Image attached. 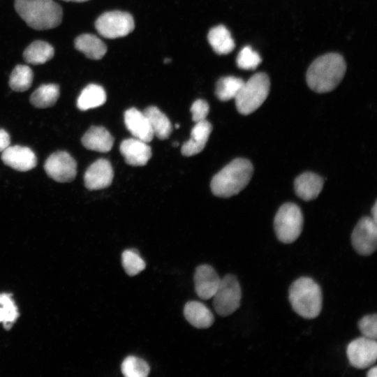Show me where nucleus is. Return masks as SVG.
Wrapping results in <instances>:
<instances>
[{
    "label": "nucleus",
    "mask_w": 377,
    "mask_h": 377,
    "mask_svg": "<svg viewBox=\"0 0 377 377\" xmlns=\"http://www.w3.org/2000/svg\"><path fill=\"white\" fill-rule=\"evenodd\" d=\"M346 71L343 57L337 53H328L316 59L309 67L306 83L317 93H327L334 89L342 80Z\"/></svg>",
    "instance_id": "1"
},
{
    "label": "nucleus",
    "mask_w": 377,
    "mask_h": 377,
    "mask_svg": "<svg viewBox=\"0 0 377 377\" xmlns=\"http://www.w3.org/2000/svg\"><path fill=\"white\" fill-rule=\"evenodd\" d=\"M14 6L19 16L36 30L55 28L62 21V8L53 0H15Z\"/></svg>",
    "instance_id": "2"
},
{
    "label": "nucleus",
    "mask_w": 377,
    "mask_h": 377,
    "mask_svg": "<svg viewBox=\"0 0 377 377\" xmlns=\"http://www.w3.org/2000/svg\"><path fill=\"white\" fill-rule=\"evenodd\" d=\"M253 172L249 160L235 158L214 176L210 184L212 192L221 198L237 195L249 183Z\"/></svg>",
    "instance_id": "3"
},
{
    "label": "nucleus",
    "mask_w": 377,
    "mask_h": 377,
    "mask_svg": "<svg viewBox=\"0 0 377 377\" xmlns=\"http://www.w3.org/2000/svg\"><path fill=\"white\" fill-rule=\"evenodd\" d=\"M288 298L294 311L304 318H315L321 312L322 290L311 278L303 276L295 280L289 288Z\"/></svg>",
    "instance_id": "4"
},
{
    "label": "nucleus",
    "mask_w": 377,
    "mask_h": 377,
    "mask_svg": "<svg viewBox=\"0 0 377 377\" xmlns=\"http://www.w3.org/2000/svg\"><path fill=\"white\" fill-rule=\"evenodd\" d=\"M270 88L269 77L258 73L244 82L235 98L237 111L244 115L256 110L266 100Z\"/></svg>",
    "instance_id": "5"
},
{
    "label": "nucleus",
    "mask_w": 377,
    "mask_h": 377,
    "mask_svg": "<svg viewBox=\"0 0 377 377\" xmlns=\"http://www.w3.org/2000/svg\"><path fill=\"white\" fill-rule=\"evenodd\" d=\"M303 227V216L300 208L288 202L280 207L274 220V228L278 239L285 244L295 242Z\"/></svg>",
    "instance_id": "6"
},
{
    "label": "nucleus",
    "mask_w": 377,
    "mask_h": 377,
    "mask_svg": "<svg viewBox=\"0 0 377 377\" xmlns=\"http://www.w3.org/2000/svg\"><path fill=\"white\" fill-rule=\"evenodd\" d=\"M215 311L221 316L233 313L240 306L241 286L237 278L227 274L221 279L220 283L212 297Z\"/></svg>",
    "instance_id": "7"
},
{
    "label": "nucleus",
    "mask_w": 377,
    "mask_h": 377,
    "mask_svg": "<svg viewBox=\"0 0 377 377\" xmlns=\"http://www.w3.org/2000/svg\"><path fill=\"white\" fill-rule=\"evenodd\" d=\"M98 33L106 38H117L125 36L133 31L135 23L132 15L119 10L103 13L95 22Z\"/></svg>",
    "instance_id": "8"
},
{
    "label": "nucleus",
    "mask_w": 377,
    "mask_h": 377,
    "mask_svg": "<svg viewBox=\"0 0 377 377\" xmlns=\"http://www.w3.org/2000/svg\"><path fill=\"white\" fill-rule=\"evenodd\" d=\"M351 243L361 256H370L377 247V223L371 217L362 218L353 230Z\"/></svg>",
    "instance_id": "9"
},
{
    "label": "nucleus",
    "mask_w": 377,
    "mask_h": 377,
    "mask_svg": "<svg viewBox=\"0 0 377 377\" xmlns=\"http://www.w3.org/2000/svg\"><path fill=\"white\" fill-rule=\"evenodd\" d=\"M346 355L355 368L362 369L371 366L377 357L376 340L364 337L353 340L347 346Z\"/></svg>",
    "instance_id": "10"
},
{
    "label": "nucleus",
    "mask_w": 377,
    "mask_h": 377,
    "mask_svg": "<svg viewBox=\"0 0 377 377\" xmlns=\"http://www.w3.org/2000/svg\"><path fill=\"white\" fill-rule=\"evenodd\" d=\"M44 169L47 175L56 182H69L76 176L77 163L68 152L59 151L47 158Z\"/></svg>",
    "instance_id": "11"
},
{
    "label": "nucleus",
    "mask_w": 377,
    "mask_h": 377,
    "mask_svg": "<svg viewBox=\"0 0 377 377\" xmlns=\"http://www.w3.org/2000/svg\"><path fill=\"white\" fill-rule=\"evenodd\" d=\"M2 161L13 169L25 172L36 167L37 159L34 152L27 147L8 146L1 151Z\"/></svg>",
    "instance_id": "12"
},
{
    "label": "nucleus",
    "mask_w": 377,
    "mask_h": 377,
    "mask_svg": "<svg viewBox=\"0 0 377 377\" xmlns=\"http://www.w3.org/2000/svg\"><path fill=\"white\" fill-rule=\"evenodd\" d=\"M113 169L110 163L104 158L94 162L86 170L84 185L89 190H99L109 186L113 179Z\"/></svg>",
    "instance_id": "13"
},
{
    "label": "nucleus",
    "mask_w": 377,
    "mask_h": 377,
    "mask_svg": "<svg viewBox=\"0 0 377 377\" xmlns=\"http://www.w3.org/2000/svg\"><path fill=\"white\" fill-rule=\"evenodd\" d=\"M193 281L197 295L202 300H209L214 296L221 278L211 265H201L195 270Z\"/></svg>",
    "instance_id": "14"
},
{
    "label": "nucleus",
    "mask_w": 377,
    "mask_h": 377,
    "mask_svg": "<svg viewBox=\"0 0 377 377\" xmlns=\"http://www.w3.org/2000/svg\"><path fill=\"white\" fill-rule=\"evenodd\" d=\"M119 150L126 163L133 166L145 165L151 156L147 142L132 138L123 140Z\"/></svg>",
    "instance_id": "15"
},
{
    "label": "nucleus",
    "mask_w": 377,
    "mask_h": 377,
    "mask_svg": "<svg viewBox=\"0 0 377 377\" xmlns=\"http://www.w3.org/2000/svg\"><path fill=\"white\" fill-rule=\"evenodd\" d=\"M124 123L133 138L149 142L154 133L146 115L136 108H131L124 112Z\"/></svg>",
    "instance_id": "16"
},
{
    "label": "nucleus",
    "mask_w": 377,
    "mask_h": 377,
    "mask_svg": "<svg viewBox=\"0 0 377 377\" xmlns=\"http://www.w3.org/2000/svg\"><path fill=\"white\" fill-rule=\"evenodd\" d=\"M212 130V124L205 120L195 123L191 138L185 142L181 151L184 156H191L202 151Z\"/></svg>",
    "instance_id": "17"
},
{
    "label": "nucleus",
    "mask_w": 377,
    "mask_h": 377,
    "mask_svg": "<svg viewBox=\"0 0 377 377\" xmlns=\"http://www.w3.org/2000/svg\"><path fill=\"white\" fill-rule=\"evenodd\" d=\"M323 179L313 172H304L295 180V191L298 197L305 201L316 198L323 186Z\"/></svg>",
    "instance_id": "18"
},
{
    "label": "nucleus",
    "mask_w": 377,
    "mask_h": 377,
    "mask_svg": "<svg viewBox=\"0 0 377 377\" xmlns=\"http://www.w3.org/2000/svg\"><path fill=\"white\" fill-rule=\"evenodd\" d=\"M113 142L112 135L103 126H91L82 138L85 148L98 152L110 151Z\"/></svg>",
    "instance_id": "19"
},
{
    "label": "nucleus",
    "mask_w": 377,
    "mask_h": 377,
    "mask_svg": "<svg viewBox=\"0 0 377 377\" xmlns=\"http://www.w3.org/2000/svg\"><path fill=\"white\" fill-rule=\"evenodd\" d=\"M184 315L191 325L198 329L208 328L214 321L210 309L198 301L188 302L184 307Z\"/></svg>",
    "instance_id": "20"
},
{
    "label": "nucleus",
    "mask_w": 377,
    "mask_h": 377,
    "mask_svg": "<svg viewBox=\"0 0 377 377\" xmlns=\"http://www.w3.org/2000/svg\"><path fill=\"white\" fill-rule=\"evenodd\" d=\"M75 48L91 59H101L107 52L106 45L97 36L84 34L75 40Z\"/></svg>",
    "instance_id": "21"
},
{
    "label": "nucleus",
    "mask_w": 377,
    "mask_h": 377,
    "mask_svg": "<svg viewBox=\"0 0 377 377\" xmlns=\"http://www.w3.org/2000/svg\"><path fill=\"white\" fill-rule=\"evenodd\" d=\"M207 39L214 51L218 54H228L235 47L230 32L222 24L212 28L208 33Z\"/></svg>",
    "instance_id": "22"
},
{
    "label": "nucleus",
    "mask_w": 377,
    "mask_h": 377,
    "mask_svg": "<svg viewBox=\"0 0 377 377\" xmlns=\"http://www.w3.org/2000/svg\"><path fill=\"white\" fill-rule=\"evenodd\" d=\"M143 113L149 120L154 135L160 140L168 138L172 133V125L167 116L155 106L147 107Z\"/></svg>",
    "instance_id": "23"
},
{
    "label": "nucleus",
    "mask_w": 377,
    "mask_h": 377,
    "mask_svg": "<svg viewBox=\"0 0 377 377\" xmlns=\"http://www.w3.org/2000/svg\"><path fill=\"white\" fill-rule=\"evenodd\" d=\"M106 94L102 87L90 84L83 89L77 100V107L81 110L99 107L105 103Z\"/></svg>",
    "instance_id": "24"
},
{
    "label": "nucleus",
    "mask_w": 377,
    "mask_h": 377,
    "mask_svg": "<svg viewBox=\"0 0 377 377\" xmlns=\"http://www.w3.org/2000/svg\"><path fill=\"white\" fill-rule=\"evenodd\" d=\"M53 47L47 42L35 40L24 50L23 58L30 64H43L54 56Z\"/></svg>",
    "instance_id": "25"
},
{
    "label": "nucleus",
    "mask_w": 377,
    "mask_h": 377,
    "mask_svg": "<svg viewBox=\"0 0 377 377\" xmlns=\"http://www.w3.org/2000/svg\"><path fill=\"white\" fill-rule=\"evenodd\" d=\"M59 96V87L55 84L40 85L30 96L31 103L38 108L53 106Z\"/></svg>",
    "instance_id": "26"
},
{
    "label": "nucleus",
    "mask_w": 377,
    "mask_h": 377,
    "mask_svg": "<svg viewBox=\"0 0 377 377\" xmlns=\"http://www.w3.org/2000/svg\"><path fill=\"white\" fill-rule=\"evenodd\" d=\"M244 82L242 79L234 76L221 77L216 84L215 94L222 101L235 98Z\"/></svg>",
    "instance_id": "27"
},
{
    "label": "nucleus",
    "mask_w": 377,
    "mask_h": 377,
    "mask_svg": "<svg viewBox=\"0 0 377 377\" xmlns=\"http://www.w3.org/2000/svg\"><path fill=\"white\" fill-rule=\"evenodd\" d=\"M33 77L34 74L29 66L17 65L10 75L9 85L15 91H27L32 84Z\"/></svg>",
    "instance_id": "28"
},
{
    "label": "nucleus",
    "mask_w": 377,
    "mask_h": 377,
    "mask_svg": "<svg viewBox=\"0 0 377 377\" xmlns=\"http://www.w3.org/2000/svg\"><path fill=\"white\" fill-rule=\"evenodd\" d=\"M149 370L145 360L133 355L126 357L121 365V373L126 377H146Z\"/></svg>",
    "instance_id": "29"
},
{
    "label": "nucleus",
    "mask_w": 377,
    "mask_h": 377,
    "mask_svg": "<svg viewBox=\"0 0 377 377\" xmlns=\"http://www.w3.org/2000/svg\"><path fill=\"white\" fill-rule=\"evenodd\" d=\"M19 316L17 308L10 294H0V323H3L4 328L10 330L13 323Z\"/></svg>",
    "instance_id": "30"
},
{
    "label": "nucleus",
    "mask_w": 377,
    "mask_h": 377,
    "mask_svg": "<svg viewBox=\"0 0 377 377\" xmlns=\"http://www.w3.org/2000/svg\"><path fill=\"white\" fill-rule=\"evenodd\" d=\"M121 263L126 273L131 276L137 275L146 267L139 253L132 249H126L122 253Z\"/></svg>",
    "instance_id": "31"
},
{
    "label": "nucleus",
    "mask_w": 377,
    "mask_h": 377,
    "mask_svg": "<svg viewBox=\"0 0 377 377\" xmlns=\"http://www.w3.org/2000/svg\"><path fill=\"white\" fill-rule=\"evenodd\" d=\"M236 61L239 68L253 70L261 63L262 59L250 46H245L239 52Z\"/></svg>",
    "instance_id": "32"
},
{
    "label": "nucleus",
    "mask_w": 377,
    "mask_h": 377,
    "mask_svg": "<svg viewBox=\"0 0 377 377\" xmlns=\"http://www.w3.org/2000/svg\"><path fill=\"white\" fill-rule=\"evenodd\" d=\"M358 327L362 337L376 339L377 337V316L376 313L367 315L358 322Z\"/></svg>",
    "instance_id": "33"
},
{
    "label": "nucleus",
    "mask_w": 377,
    "mask_h": 377,
    "mask_svg": "<svg viewBox=\"0 0 377 377\" xmlns=\"http://www.w3.org/2000/svg\"><path fill=\"white\" fill-rule=\"evenodd\" d=\"M209 110V107L207 101L202 99L196 100L191 107L193 120L195 123L205 120Z\"/></svg>",
    "instance_id": "34"
},
{
    "label": "nucleus",
    "mask_w": 377,
    "mask_h": 377,
    "mask_svg": "<svg viewBox=\"0 0 377 377\" xmlns=\"http://www.w3.org/2000/svg\"><path fill=\"white\" fill-rule=\"evenodd\" d=\"M10 136L3 129H0V152L10 145Z\"/></svg>",
    "instance_id": "35"
},
{
    "label": "nucleus",
    "mask_w": 377,
    "mask_h": 377,
    "mask_svg": "<svg viewBox=\"0 0 377 377\" xmlns=\"http://www.w3.org/2000/svg\"><path fill=\"white\" fill-rule=\"evenodd\" d=\"M371 218L372 219L377 223V203L375 202L373 207L371 208Z\"/></svg>",
    "instance_id": "36"
},
{
    "label": "nucleus",
    "mask_w": 377,
    "mask_h": 377,
    "mask_svg": "<svg viewBox=\"0 0 377 377\" xmlns=\"http://www.w3.org/2000/svg\"><path fill=\"white\" fill-rule=\"evenodd\" d=\"M367 376L368 377H376L377 376V368L376 367H374L369 369L368 371Z\"/></svg>",
    "instance_id": "37"
},
{
    "label": "nucleus",
    "mask_w": 377,
    "mask_h": 377,
    "mask_svg": "<svg viewBox=\"0 0 377 377\" xmlns=\"http://www.w3.org/2000/svg\"><path fill=\"white\" fill-rule=\"evenodd\" d=\"M65 1H75V2H83L89 0H63Z\"/></svg>",
    "instance_id": "38"
},
{
    "label": "nucleus",
    "mask_w": 377,
    "mask_h": 377,
    "mask_svg": "<svg viewBox=\"0 0 377 377\" xmlns=\"http://www.w3.org/2000/svg\"><path fill=\"white\" fill-rule=\"evenodd\" d=\"M170 61H171V59H170L169 58H166V59H164L165 63H168Z\"/></svg>",
    "instance_id": "39"
},
{
    "label": "nucleus",
    "mask_w": 377,
    "mask_h": 377,
    "mask_svg": "<svg viewBox=\"0 0 377 377\" xmlns=\"http://www.w3.org/2000/svg\"><path fill=\"white\" fill-rule=\"evenodd\" d=\"M175 127H176L177 128H179V124H176Z\"/></svg>",
    "instance_id": "40"
}]
</instances>
